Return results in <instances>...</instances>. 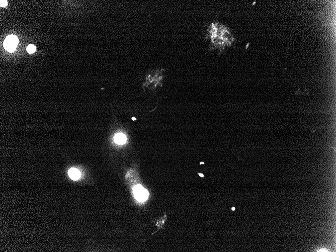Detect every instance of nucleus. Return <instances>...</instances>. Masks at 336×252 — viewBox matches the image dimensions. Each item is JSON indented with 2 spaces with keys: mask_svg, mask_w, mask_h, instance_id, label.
<instances>
[{
  "mask_svg": "<svg viewBox=\"0 0 336 252\" xmlns=\"http://www.w3.org/2000/svg\"><path fill=\"white\" fill-rule=\"evenodd\" d=\"M205 26L204 38L208 43L210 51L221 53L234 43V37L230 29L221 22L214 21L206 24Z\"/></svg>",
  "mask_w": 336,
  "mask_h": 252,
  "instance_id": "obj_1",
  "label": "nucleus"
},
{
  "mask_svg": "<svg viewBox=\"0 0 336 252\" xmlns=\"http://www.w3.org/2000/svg\"><path fill=\"white\" fill-rule=\"evenodd\" d=\"M134 195L136 200L139 202H144L147 199L149 193L147 190L144 188L141 185H136L133 189Z\"/></svg>",
  "mask_w": 336,
  "mask_h": 252,
  "instance_id": "obj_2",
  "label": "nucleus"
},
{
  "mask_svg": "<svg viewBox=\"0 0 336 252\" xmlns=\"http://www.w3.org/2000/svg\"><path fill=\"white\" fill-rule=\"evenodd\" d=\"M18 43V39L15 35H10L6 38L4 43V46L9 52L14 51Z\"/></svg>",
  "mask_w": 336,
  "mask_h": 252,
  "instance_id": "obj_3",
  "label": "nucleus"
},
{
  "mask_svg": "<svg viewBox=\"0 0 336 252\" xmlns=\"http://www.w3.org/2000/svg\"><path fill=\"white\" fill-rule=\"evenodd\" d=\"M68 174L70 178L73 180H78L80 178V172L75 168L70 169L68 172Z\"/></svg>",
  "mask_w": 336,
  "mask_h": 252,
  "instance_id": "obj_4",
  "label": "nucleus"
},
{
  "mask_svg": "<svg viewBox=\"0 0 336 252\" xmlns=\"http://www.w3.org/2000/svg\"><path fill=\"white\" fill-rule=\"evenodd\" d=\"M114 141L117 144L123 145L126 141V135L122 133H118L114 136Z\"/></svg>",
  "mask_w": 336,
  "mask_h": 252,
  "instance_id": "obj_5",
  "label": "nucleus"
},
{
  "mask_svg": "<svg viewBox=\"0 0 336 252\" xmlns=\"http://www.w3.org/2000/svg\"><path fill=\"white\" fill-rule=\"evenodd\" d=\"M27 51L29 54H32L36 51V47L34 45H29L27 47Z\"/></svg>",
  "mask_w": 336,
  "mask_h": 252,
  "instance_id": "obj_6",
  "label": "nucleus"
},
{
  "mask_svg": "<svg viewBox=\"0 0 336 252\" xmlns=\"http://www.w3.org/2000/svg\"><path fill=\"white\" fill-rule=\"evenodd\" d=\"M7 5V2L6 1H1V7H6Z\"/></svg>",
  "mask_w": 336,
  "mask_h": 252,
  "instance_id": "obj_7",
  "label": "nucleus"
},
{
  "mask_svg": "<svg viewBox=\"0 0 336 252\" xmlns=\"http://www.w3.org/2000/svg\"><path fill=\"white\" fill-rule=\"evenodd\" d=\"M235 209H235V207H232V208H231V210H232V211H234Z\"/></svg>",
  "mask_w": 336,
  "mask_h": 252,
  "instance_id": "obj_8",
  "label": "nucleus"
},
{
  "mask_svg": "<svg viewBox=\"0 0 336 252\" xmlns=\"http://www.w3.org/2000/svg\"><path fill=\"white\" fill-rule=\"evenodd\" d=\"M199 175H200V176H201V177L204 176H203V175H202V174H199Z\"/></svg>",
  "mask_w": 336,
  "mask_h": 252,
  "instance_id": "obj_9",
  "label": "nucleus"
}]
</instances>
